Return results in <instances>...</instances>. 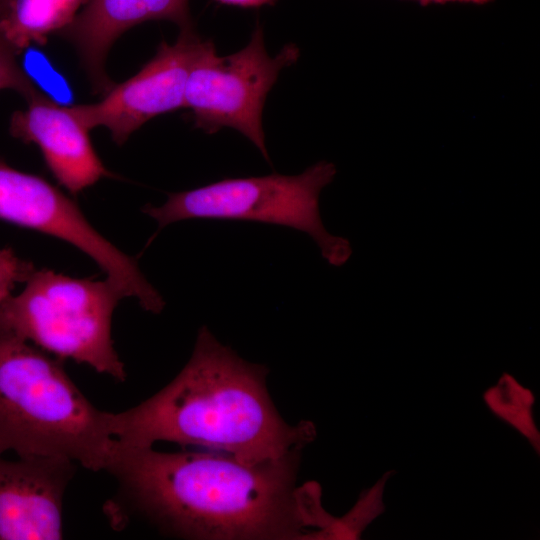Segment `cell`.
<instances>
[{
    "instance_id": "6da1fadb",
    "label": "cell",
    "mask_w": 540,
    "mask_h": 540,
    "mask_svg": "<svg viewBox=\"0 0 540 540\" xmlns=\"http://www.w3.org/2000/svg\"><path fill=\"white\" fill-rule=\"evenodd\" d=\"M301 450L246 464L230 455L118 450L107 470L117 491L115 525L138 516L161 532L205 540H322L337 517L316 481L296 486Z\"/></svg>"
},
{
    "instance_id": "7a4b0ae2",
    "label": "cell",
    "mask_w": 540,
    "mask_h": 540,
    "mask_svg": "<svg viewBox=\"0 0 540 540\" xmlns=\"http://www.w3.org/2000/svg\"><path fill=\"white\" fill-rule=\"evenodd\" d=\"M268 369L245 361L203 326L180 373L139 405L110 413L124 447L168 441L225 452L246 464L282 458L316 438L315 425L285 422L266 388Z\"/></svg>"
},
{
    "instance_id": "3957f363",
    "label": "cell",
    "mask_w": 540,
    "mask_h": 540,
    "mask_svg": "<svg viewBox=\"0 0 540 540\" xmlns=\"http://www.w3.org/2000/svg\"><path fill=\"white\" fill-rule=\"evenodd\" d=\"M117 449L110 412L84 396L62 359L0 323V455L60 457L107 472Z\"/></svg>"
},
{
    "instance_id": "277c9868",
    "label": "cell",
    "mask_w": 540,
    "mask_h": 540,
    "mask_svg": "<svg viewBox=\"0 0 540 540\" xmlns=\"http://www.w3.org/2000/svg\"><path fill=\"white\" fill-rule=\"evenodd\" d=\"M23 291L0 305V323L47 353L85 363L119 382L123 362L113 347L111 322L122 293L109 280L34 270Z\"/></svg>"
},
{
    "instance_id": "5b68a950",
    "label": "cell",
    "mask_w": 540,
    "mask_h": 540,
    "mask_svg": "<svg viewBox=\"0 0 540 540\" xmlns=\"http://www.w3.org/2000/svg\"><path fill=\"white\" fill-rule=\"evenodd\" d=\"M335 175L333 163L320 161L297 175L228 178L169 193L163 205L148 204L142 212L156 220L158 230L187 219L246 220L294 228L314 240L330 265L341 266L352 254L351 244L326 230L319 210L320 193Z\"/></svg>"
},
{
    "instance_id": "8992f818",
    "label": "cell",
    "mask_w": 540,
    "mask_h": 540,
    "mask_svg": "<svg viewBox=\"0 0 540 540\" xmlns=\"http://www.w3.org/2000/svg\"><path fill=\"white\" fill-rule=\"evenodd\" d=\"M298 47L285 45L274 57L266 50L263 28L256 25L248 44L227 56L204 40L194 58L185 87V105L194 126L212 134L237 130L269 161L263 130L266 97L280 72L299 58Z\"/></svg>"
},
{
    "instance_id": "52a82bcc",
    "label": "cell",
    "mask_w": 540,
    "mask_h": 540,
    "mask_svg": "<svg viewBox=\"0 0 540 540\" xmlns=\"http://www.w3.org/2000/svg\"><path fill=\"white\" fill-rule=\"evenodd\" d=\"M0 219L64 240L88 255L125 297L147 298L152 284L137 261L87 220L77 203L45 179L0 159Z\"/></svg>"
},
{
    "instance_id": "ba28073f",
    "label": "cell",
    "mask_w": 540,
    "mask_h": 540,
    "mask_svg": "<svg viewBox=\"0 0 540 540\" xmlns=\"http://www.w3.org/2000/svg\"><path fill=\"white\" fill-rule=\"evenodd\" d=\"M203 41L193 25L181 28L177 40L162 42L134 76L113 85L99 102L71 110L88 130L105 127L116 144H124L150 119L184 108L188 74Z\"/></svg>"
},
{
    "instance_id": "9c48e42d",
    "label": "cell",
    "mask_w": 540,
    "mask_h": 540,
    "mask_svg": "<svg viewBox=\"0 0 540 540\" xmlns=\"http://www.w3.org/2000/svg\"><path fill=\"white\" fill-rule=\"evenodd\" d=\"M77 464L50 456L0 455V540L63 538V499Z\"/></svg>"
},
{
    "instance_id": "30bf717a",
    "label": "cell",
    "mask_w": 540,
    "mask_h": 540,
    "mask_svg": "<svg viewBox=\"0 0 540 540\" xmlns=\"http://www.w3.org/2000/svg\"><path fill=\"white\" fill-rule=\"evenodd\" d=\"M27 107L15 111L9 130L13 137L36 144L56 180L76 195L103 177L113 176L98 157L88 129L70 106H63L39 88L26 98Z\"/></svg>"
},
{
    "instance_id": "8fae6325",
    "label": "cell",
    "mask_w": 540,
    "mask_h": 540,
    "mask_svg": "<svg viewBox=\"0 0 540 540\" xmlns=\"http://www.w3.org/2000/svg\"><path fill=\"white\" fill-rule=\"evenodd\" d=\"M152 20L193 25L189 0H86L60 33L75 47L95 91L105 94L113 84L105 72L107 54L128 29Z\"/></svg>"
},
{
    "instance_id": "7c38bea8",
    "label": "cell",
    "mask_w": 540,
    "mask_h": 540,
    "mask_svg": "<svg viewBox=\"0 0 540 540\" xmlns=\"http://www.w3.org/2000/svg\"><path fill=\"white\" fill-rule=\"evenodd\" d=\"M86 0H2L0 36L19 54L68 26Z\"/></svg>"
},
{
    "instance_id": "4fadbf2b",
    "label": "cell",
    "mask_w": 540,
    "mask_h": 540,
    "mask_svg": "<svg viewBox=\"0 0 540 540\" xmlns=\"http://www.w3.org/2000/svg\"><path fill=\"white\" fill-rule=\"evenodd\" d=\"M482 398L488 410L519 433L539 456L540 431L533 413L536 398L532 390L504 372L484 391Z\"/></svg>"
},
{
    "instance_id": "5bb4252c",
    "label": "cell",
    "mask_w": 540,
    "mask_h": 540,
    "mask_svg": "<svg viewBox=\"0 0 540 540\" xmlns=\"http://www.w3.org/2000/svg\"><path fill=\"white\" fill-rule=\"evenodd\" d=\"M395 471L389 470L361 492L355 505L342 517H337L328 531L327 540H355L379 516L385 513L384 492Z\"/></svg>"
},
{
    "instance_id": "9a60e30c",
    "label": "cell",
    "mask_w": 540,
    "mask_h": 540,
    "mask_svg": "<svg viewBox=\"0 0 540 540\" xmlns=\"http://www.w3.org/2000/svg\"><path fill=\"white\" fill-rule=\"evenodd\" d=\"M17 55L0 36V90L12 89L26 98L38 87L19 64Z\"/></svg>"
},
{
    "instance_id": "2e32d148",
    "label": "cell",
    "mask_w": 540,
    "mask_h": 540,
    "mask_svg": "<svg viewBox=\"0 0 540 540\" xmlns=\"http://www.w3.org/2000/svg\"><path fill=\"white\" fill-rule=\"evenodd\" d=\"M35 268L20 258L12 248L0 249V305L12 294L18 283L26 282Z\"/></svg>"
},
{
    "instance_id": "e0dca14e",
    "label": "cell",
    "mask_w": 540,
    "mask_h": 540,
    "mask_svg": "<svg viewBox=\"0 0 540 540\" xmlns=\"http://www.w3.org/2000/svg\"><path fill=\"white\" fill-rule=\"evenodd\" d=\"M221 4L239 7H260L273 4L276 0H215Z\"/></svg>"
},
{
    "instance_id": "ac0fdd59",
    "label": "cell",
    "mask_w": 540,
    "mask_h": 540,
    "mask_svg": "<svg viewBox=\"0 0 540 540\" xmlns=\"http://www.w3.org/2000/svg\"><path fill=\"white\" fill-rule=\"evenodd\" d=\"M422 5L427 4H445V3H468V4H476V5H484L487 3H490L492 0H415Z\"/></svg>"
},
{
    "instance_id": "d6986e66",
    "label": "cell",
    "mask_w": 540,
    "mask_h": 540,
    "mask_svg": "<svg viewBox=\"0 0 540 540\" xmlns=\"http://www.w3.org/2000/svg\"><path fill=\"white\" fill-rule=\"evenodd\" d=\"M2 2V0H0V3Z\"/></svg>"
}]
</instances>
